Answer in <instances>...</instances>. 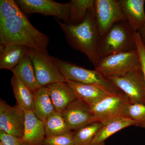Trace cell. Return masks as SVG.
<instances>
[{
  "label": "cell",
  "mask_w": 145,
  "mask_h": 145,
  "mask_svg": "<svg viewBox=\"0 0 145 145\" xmlns=\"http://www.w3.org/2000/svg\"><path fill=\"white\" fill-rule=\"evenodd\" d=\"M49 38L39 31L25 14L0 22V45L16 44L48 53Z\"/></svg>",
  "instance_id": "cell-1"
},
{
  "label": "cell",
  "mask_w": 145,
  "mask_h": 145,
  "mask_svg": "<svg viewBox=\"0 0 145 145\" xmlns=\"http://www.w3.org/2000/svg\"><path fill=\"white\" fill-rule=\"evenodd\" d=\"M55 20L61 29L68 44L73 49L86 55L96 67L100 61L97 51L100 37L94 5L88 10L85 20L79 24L71 25L57 18Z\"/></svg>",
  "instance_id": "cell-2"
},
{
  "label": "cell",
  "mask_w": 145,
  "mask_h": 145,
  "mask_svg": "<svg viewBox=\"0 0 145 145\" xmlns=\"http://www.w3.org/2000/svg\"><path fill=\"white\" fill-rule=\"evenodd\" d=\"M136 49L134 33L125 20L114 24L105 36L99 38L97 51L100 59L109 55Z\"/></svg>",
  "instance_id": "cell-3"
},
{
  "label": "cell",
  "mask_w": 145,
  "mask_h": 145,
  "mask_svg": "<svg viewBox=\"0 0 145 145\" xmlns=\"http://www.w3.org/2000/svg\"><path fill=\"white\" fill-rule=\"evenodd\" d=\"M54 60L66 81L95 85L105 88L113 94L125 95L108 77L95 69H86L55 57Z\"/></svg>",
  "instance_id": "cell-4"
},
{
  "label": "cell",
  "mask_w": 145,
  "mask_h": 145,
  "mask_svg": "<svg viewBox=\"0 0 145 145\" xmlns=\"http://www.w3.org/2000/svg\"><path fill=\"white\" fill-rule=\"evenodd\" d=\"M95 69L107 77H120L141 69L138 50L134 49L101 58Z\"/></svg>",
  "instance_id": "cell-5"
},
{
  "label": "cell",
  "mask_w": 145,
  "mask_h": 145,
  "mask_svg": "<svg viewBox=\"0 0 145 145\" xmlns=\"http://www.w3.org/2000/svg\"><path fill=\"white\" fill-rule=\"evenodd\" d=\"M27 55L31 60L37 82L40 87L53 83L66 82L55 63L54 57L45 53L27 48Z\"/></svg>",
  "instance_id": "cell-6"
},
{
  "label": "cell",
  "mask_w": 145,
  "mask_h": 145,
  "mask_svg": "<svg viewBox=\"0 0 145 145\" xmlns=\"http://www.w3.org/2000/svg\"><path fill=\"white\" fill-rule=\"evenodd\" d=\"M129 104L125 95L112 94L91 109L95 121L104 125L118 118L127 117V110Z\"/></svg>",
  "instance_id": "cell-7"
},
{
  "label": "cell",
  "mask_w": 145,
  "mask_h": 145,
  "mask_svg": "<svg viewBox=\"0 0 145 145\" xmlns=\"http://www.w3.org/2000/svg\"><path fill=\"white\" fill-rule=\"evenodd\" d=\"M16 2L27 17L33 13L52 16L68 24L70 19L69 1L61 3L52 0H17Z\"/></svg>",
  "instance_id": "cell-8"
},
{
  "label": "cell",
  "mask_w": 145,
  "mask_h": 145,
  "mask_svg": "<svg viewBox=\"0 0 145 145\" xmlns=\"http://www.w3.org/2000/svg\"><path fill=\"white\" fill-rule=\"evenodd\" d=\"M108 78L125 94L130 104L145 105V79L142 69L123 76Z\"/></svg>",
  "instance_id": "cell-9"
},
{
  "label": "cell",
  "mask_w": 145,
  "mask_h": 145,
  "mask_svg": "<svg viewBox=\"0 0 145 145\" xmlns=\"http://www.w3.org/2000/svg\"><path fill=\"white\" fill-rule=\"evenodd\" d=\"M94 8L100 38L116 22L126 21L118 0H94Z\"/></svg>",
  "instance_id": "cell-10"
},
{
  "label": "cell",
  "mask_w": 145,
  "mask_h": 145,
  "mask_svg": "<svg viewBox=\"0 0 145 145\" xmlns=\"http://www.w3.org/2000/svg\"><path fill=\"white\" fill-rule=\"evenodd\" d=\"M25 114L24 109L18 105L11 106L5 101L0 100V130L9 135L23 137Z\"/></svg>",
  "instance_id": "cell-11"
},
{
  "label": "cell",
  "mask_w": 145,
  "mask_h": 145,
  "mask_svg": "<svg viewBox=\"0 0 145 145\" xmlns=\"http://www.w3.org/2000/svg\"><path fill=\"white\" fill-rule=\"evenodd\" d=\"M61 113L69 129L74 132L96 122L91 109L80 99L69 104Z\"/></svg>",
  "instance_id": "cell-12"
},
{
  "label": "cell",
  "mask_w": 145,
  "mask_h": 145,
  "mask_svg": "<svg viewBox=\"0 0 145 145\" xmlns=\"http://www.w3.org/2000/svg\"><path fill=\"white\" fill-rule=\"evenodd\" d=\"M130 29L139 32L145 26L144 0H118Z\"/></svg>",
  "instance_id": "cell-13"
},
{
  "label": "cell",
  "mask_w": 145,
  "mask_h": 145,
  "mask_svg": "<svg viewBox=\"0 0 145 145\" xmlns=\"http://www.w3.org/2000/svg\"><path fill=\"white\" fill-rule=\"evenodd\" d=\"M66 82L74 91L78 99L85 102L90 108L106 97L115 94L95 85L70 80H66Z\"/></svg>",
  "instance_id": "cell-14"
},
{
  "label": "cell",
  "mask_w": 145,
  "mask_h": 145,
  "mask_svg": "<svg viewBox=\"0 0 145 145\" xmlns=\"http://www.w3.org/2000/svg\"><path fill=\"white\" fill-rule=\"evenodd\" d=\"M24 110L25 122L22 138L29 145H44L46 137L44 123L36 117L32 110Z\"/></svg>",
  "instance_id": "cell-15"
},
{
  "label": "cell",
  "mask_w": 145,
  "mask_h": 145,
  "mask_svg": "<svg viewBox=\"0 0 145 145\" xmlns=\"http://www.w3.org/2000/svg\"><path fill=\"white\" fill-rule=\"evenodd\" d=\"M55 110L62 112L73 101L78 99L66 82H59L47 86Z\"/></svg>",
  "instance_id": "cell-16"
},
{
  "label": "cell",
  "mask_w": 145,
  "mask_h": 145,
  "mask_svg": "<svg viewBox=\"0 0 145 145\" xmlns=\"http://www.w3.org/2000/svg\"><path fill=\"white\" fill-rule=\"evenodd\" d=\"M27 49L21 45H0V69L12 71L26 56Z\"/></svg>",
  "instance_id": "cell-17"
},
{
  "label": "cell",
  "mask_w": 145,
  "mask_h": 145,
  "mask_svg": "<svg viewBox=\"0 0 145 145\" xmlns=\"http://www.w3.org/2000/svg\"><path fill=\"white\" fill-rule=\"evenodd\" d=\"M136 126V123L127 117L118 118L102 125L96 132L90 145H105L107 139L121 130L131 126Z\"/></svg>",
  "instance_id": "cell-18"
},
{
  "label": "cell",
  "mask_w": 145,
  "mask_h": 145,
  "mask_svg": "<svg viewBox=\"0 0 145 145\" xmlns=\"http://www.w3.org/2000/svg\"><path fill=\"white\" fill-rule=\"evenodd\" d=\"M34 108L32 111L43 122L56 112L46 86L41 87L33 93Z\"/></svg>",
  "instance_id": "cell-19"
},
{
  "label": "cell",
  "mask_w": 145,
  "mask_h": 145,
  "mask_svg": "<svg viewBox=\"0 0 145 145\" xmlns=\"http://www.w3.org/2000/svg\"><path fill=\"white\" fill-rule=\"evenodd\" d=\"M13 75L18 77L33 93L41 87L37 82L33 64L27 55L12 71Z\"/></svg>",
  "instance_id": "cell-20"
},
{
  "label": "cell",
  "mask_w": 145,
  "mask_h": 145,
  "mask_svg": "<svg viewBox=\"0 0 145 145\" xmlns=\"http://www.w3.org/2000/svg\"><path fill=\"white\" fill-rule=\"evenodd\" d=\"M11 85L17 105L24 109L33 110L34 96L31 91L15 75L11 78Z\"/></svg>",
  "instance_id": "cell-21"
},
{
  "label": "cell",
  "mask_w": 145,
  "mask_h": 145,
  "mask_svg": "<svg viewBox=\"0 0 145 145\" xmlns=\"http://www.w3.org/2000/svg\"><path fill=\"white\" fill-rule=\"evenodd\" d=\"M44 123L46 137L58 136L73 132L68 127L61 113L57 111L49 116Z\"/></svg>",
  "instance_id": "cell-22"
},
{
  "label": "cell",
  "mask_w": 145,
  "mask_h": 145,
  "mask_svg": "<svg viewBox=\"0 0 145 145\" xmlns=\"http://www.w3.org/2000/svg\"><path fill=\"white\" fill-rule=\"evenodd\" d=\"M94 0H71L68 24L76 25L82 22L88 10L93 7Z\"/></svg>",
  "instance_id": "cell-23"
},
{
  "label": "cell",
  "mask_w": 145,
  "mask_h": 145,
  "mask_svg": "<svg viewBox=\"0 0 145 145\" xmlns=\"http://www.w3.org/2000/svg\"><path fill=\"white\" fill-rule=\"evenodd\" d=\"M102 125L99 122H94L73 132L74 145H90L93 137Z\"/></svg>",
  "instance_id": "cell-24"
},
{
  "label": "cell",
  "mask_w": 145,
  "mask_h": 145,
  "mask_svg": "<svg viewBox=\"0 0 145 145\" xmlns=\"http://www.w3.org/2000/svg\"><path fill=\"white\" fill-rule=\"evenodd\" d=\"M24 13L21 10L16 1H0V22L17 16H22Z\"/></svg>",
  "instance_id": "cell-25"
},
{
  "label": "cell",
  "mask_w": 145,
  "mask_h": 145,
  "mask_svg": "<svg viewBox=\"0 0 145 145\" xmlns=\"http://www.w3.org/2000/svg\"><path fill=\"white\" fill-rule=\"evenodd\" d=\"M127 116L136 123V126L145 129V105L142 104L129 105Z\"/></svg>",
  "instance_id": "cell-26"
},
{
  "label": "cell",
  "mask_w": 145,
  "mask_h": 145,
  "mask_svg": "<svg viewBox=\"0 0 145 145\" xmlns=\"http://www.w3.org/2000/svg\"><path fill=\"white\" fill-rule=\"evenodd\" d=\"M73 132L58 136L46 137L44 145H74Z\"/></svg>",
  "instance_id": "cell-27"
},
{
  "label": "cell",
  "mask_w": 145,
  "mask_h": 145,
  "mask_svg": "<svg viewBox=\"0 0 145 145\" xmlns=\"http://www.w3.org/2000/svg\"><path fill=\"white\" fill-rule=\"evenodd\" d=\"M0 140L3 145H29L22 137L13 136L1 130Z\"/></svg>",
  "instance_id": "cell-28"
},
{
  "label": "cell",
  "mask_w": 145,
  "mask_h": 145,
  "mask_svg": "<svg viewBox=\"0 0 145 145\" xmlns=\"http://www.w3.org/2000/svg\"><path fill=\"white\" fill-rule=\"evenodd\" d=\"M137 49L139 53L141 69L144 74L145 79V44L143 41L140 33H134Z\"/></svg>",
  "instance_id": "cell-29"
},
{
  "label": "cell",
  "mask_w": 145,
  "mask_h": 145,
  "mask_svg": "<svg viewBox=\"0 0 145 145\" xmlns=\"http://www.w3.org/2000/svg\"><path fill=\"white\" fill-rule=\"evenodd\" d=\"M140 36H141L143 41L145 44V26L144 28H143L141 31H139Z\"/></svg>",
  "instance_id": "cell-30"
},
{
  "label": "cell",
  "mask_w": 145,
  "mask_h": 145,
  "mask_svg": "<svg viewBox=\"0 0 145 145\" xmlns=\"http://www.w3.org/2000/svg\"><path fill=\"white\" fill-rule=\"evenodd\" d=\"M0 145H3L2 143L1 142H0Z\"/></svg>",
  "instance_id": "cell-31"
}]
</instances>
